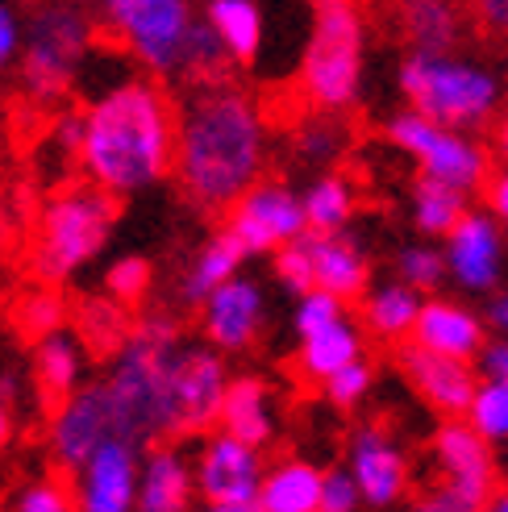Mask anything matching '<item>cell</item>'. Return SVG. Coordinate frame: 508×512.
Masks as SVG:
<instances>
[{
	"label": "cell",
	"instance_id": "ffe728a7",
	"mask_svg": "<svg viewBox=\"0 0 508 512\" xmlns=\"http://www.w3.org/2000/svg\"><path fill=\"white\" fill-rule=\"evenodd\" d=\"M263 321H267V296L246 275L230 279V284H221L205 300V309H200L205 338L217 350H246L254 338L263 334Z\"/></svg>",
	"mask_w": 508,
	"mask_h": 512
},
{
	"label": "cell",
	"instance_id": "7c38bea8",
	"mask_svg": "<svg viewBox=\"0 0 508 512\" xmlns=\"http://www.w3.org/2000/svg\"><path fill=\"white\" fill-rule=\"evenodd\" d=\"M230 234L246 254H275L309 234V217H304V200L288 184H254L234 209H230Z\"/></svg>",
	"mask_w": 508,
	"mask_h": 512
},
{
	"label": "cell",
	"instance_id": "ab89813d",
	"mask_svg": "<svg viewBox=\"0 0 508 512\" xmlns=\"http://www.w3.org/2000/svg\"><path fill=\"white\" fill-rule=\"evenodd\" d=\"M371 388H375V367H371V358H359L354 367H346V371H338L334 379H329L321 392L334 408H359Z\"/></svg>",
	"mask_w": 508,
	"mask_h": 512
},
{
	"label": "cell",
	"instance_id": "e0dca14e",
	"mask_svg": "<svg viewBox=\"0 0 508 512\" xmlns=\"http://www.w3.org/2000/svg\"><path fill=\"white\" fill-rule=\"evenodd\" d=\"M409 342L421 346V350H429V354H442V358L479 363V354L488 350L492 334H488V325H484V313L467 309L463 300L429 296Z\"/></svg>",
	"mask_w": 508,
	"mask_h": 512
},
{
	"label": "cell",
	"instance_id": "b9f144b4",
	"mask_svg": "<svg viewBox=\"0 0 508 512\" xmlns=\"http://www.w3.org/2000/svg\"><path fill=\"white\" fill-rule=\"evenodd\" d=\"M84 325H88V334H92L100 346H109V342L121 338L125 313H121L117 300H88V304H84Z\"/></svg>",
	"mask_w": 508,
	"mask_h": 512
},
{
	"label": "cell",
	"instance_id": "30bf717a",
	"mask_svg": "<svg viewBox=\"0 0 508 512\" xmlns=\"http://www.w3.org/2000/svg\"><path fill=\"white\" fill-rule=\"evenodd\" d=\"M450 284L467 296H492L508 284V229L488 213L471 209L459 229L442 242Z\"/></svg>",
	"mask_w": 508,
	"mask_h": 512
},
{
	"label": "cell",
	"instance_id": "60d3db41",
	"mask_svg": "<svg viewBox=\"0 0 508 512\" xmlns=\"http://www.w3.org/2000/svg\"><path fill=\"white\" fill-rule=\"evenodd\" d=\"M359 508H363V492L354 475L346 467H329L321 483V512H359Z\"/></svg>",
	"mask_w": 508,
	"mask_h": 512
},
{
	"label": "cell",
	"instance_id": "d6986e66",
	"mask_svg": "<svg viewBox=\"0 0 508 512\" xmlns=\"http://www.w3.org/2000/svg\"><path fill=\"white\" fill-rule=\"evenodd\" d=\"M230 371L217 350H184L175 367V413H180V433H200L221 421L225 396H230Z\"/></svg>",
	"mask_w": 508,
	"mask_h": 512
},
{
	"label": "cell",
	"instance_id": "c3c4849f",
	"mask_svg": "<svg viewBox=\"0 0 508 512\" xmlns=\"http://www.w3.org/2000/svg\"><path fill=\"white\" fill-rule=\"evenodd\" d=\"M475 17L488 34L508 38V0H484V5H475Z\"/></svg>",
	"mask_w": 508,
	"mask_h": 512
},
{
	"label": "cell",
	"instance_id": "9a60e30c",
	"mask_svg": "<svg viewBox=\"0 0 508 512\" xmlns=\"http://www.w3.org/2000/svg\"><path fill=\"white\" fill-rule=\"evenodd\" d=\"M400 375L409 379V388L442 413L446 421H467L471 413V400L479 392V371L475 363H459V358H442V354H429L421 346H400Z\"/></svg>",
	"mask_w": 508,
	"mask_h": 512
},
{
	"label": "cell",
	"instance_id": "44dd1931",
	"mask_svg": "<svg viewBox=\"0 0 508 512\" xmlns=\"http://www.w3.org/2000/svg\"><path fill=\"white\" fill-rule=\"evenodd\" d=\"M304 246L313 254V275L317 292H329L338 300H359L371 292V259L350 234H304Z\"/></svg>",
	"mask_w": 508,
	"mask_h": 512
},
{
	"label": "cell",
	"instance_id": "e575fe53",
	"mask_svg": "<svg viewBox=\"0 0 508 512\" xmlns=\"http://www.w3.org/2000/svg\"><path fill=\"white\" fill-rule=\"evenodd\" d=\"M346 300L338 296H329V292H309V296H300L296 300V309H292V329H296V338L300 342H309L317 334H325V329H334L338 321H346Z\"/></svg>",
	"mask_w": 508,
	"mask_h": 512
},
{
	"label": "cell",
	"instance_id": "603a6c76",
	"mask_svg": "<svg viewBox=\"0 0 508 512\" xmlns=\"http://www.w3.org/2000/svg\"><path fill=\"white\" fill-rule=\"evenodd\" d=\"M221 433H230L242 446L263 450L275 433V396L259 375H238L221 408Z\"/></svg>",
	"mask_w": 508,
	"mask_h": 512
},
{
	"label": "cell",
	"instance_id": "74e56055",
	"mask_svg": "<svg viewBox=\"0 0 508 512\" xmlns=\"http://www.w3.org/2000/svg\"><path fill=\"white\" fill-rule=\"evenodd\" d=\"M275 279H279V284H284L288 292H296V300L309 296V292H317L313 254H309V246H304V238L292 242V246H284V250H275Z\"/></svg>",
	"mask_w": 508,
	"mask_h": 512
},
{
	"label": "cell",
	"instance_id": "ba28073f",
	"mask_svg": "<svg viewBox=\"0 0 508 512\" xmlns=\"http://www.w3.org/2000/svg\"><path fill=\"white\" fill-rule=\"evenodd\" d=\"M105 21L134 50V59L159 80H184L196 13L184 0H109Z\"/></svg>",
	"mask_w": 508,
	"mask_h": 512
},
{
	"label": "cell",
	"instance_id": "836d02e7",
	"mask_svg": "<svg viewBox=\"0 0 508 512\" xmlns=\"http://www.w3.org/2000/svg\"><path fill=\"white\" fill-rule=\"evenodd\" d=\"M467 425H471L488 446L508 442V383L479 379V392H475V400H471Z\"/></svg>",
	"mask_w": 508,
	"mask_h": 512
},
{
	"label": "cell",
	"instance_id": "4fadbf2b",
	"mask_svg": "<svg viewBox=\"0 0 508 512\" xmlns=\"http://www.w3.org/2000/svg\"><path fill=\"white\" fill-rule=\"evenodd\" d=\"M346 471L354 475L367 508H396L413 488L409 454L384 425H359L346 446Z\"/></svg>",
	"mask_w": 508,
	"mask_h": 512
},
{
	"label": "cell",
	"instance_id": "7402d4cb",
	"mask_svg": "<svg viewBox=\"0 0 508 512\" xmlns=\"http://www.w3.org/2000/svg\"><path fill=\"white\" fill-rule=\"evenodd\" d=\"M192 492H196V467L175 446H155L142 454L134 512H188Z\"/></svg>",
	"mask_w": 508,
	"mask_h": 512
},
{
	"label": "cell",
	"instance_id": "9c48e42d",
	"mask_svg": "<svg viewBox=\"0 0 508 512\" xmlns=\"http://www.w3.org/2000/svg\"><path fill=\"white\" fill-rule=\"evenodd\" d=\"M92 46V17L71 5H50L30 25V46L21 50V80L38 100L59 96Z\"/></svg>",
	"mask_w": 508,
	"mask_h": 512
},
{
	"label": "cell",
	"instance_id": "f1b7e54d",
	"mask_svg": "<svg viewBox=\"0 0 508 512\" xmlns=\"http://www.w3.org/2000/svg\"><path fill=\"white\" fill-rule=\"evenodd\" d=\"M400 21L417 55H454L463 34V13L442 0H413L400 9Z\"/></svg>",
	"mask_w": 508,
	"mask_h": 512
},
{
	"label": "cell",
	"instance_id": "3957f363",
	"mask_svg": "<svg viewBox=\"0 0 508 512\" xmlns=\"http://www.w3.org/2000/svg\"><path fill=\"white\" fill-rule=\"evenodd\" d=\"M188 346H180L175 325L163 317H146L130 342L113 358L109 375L100 379L117 442L130 446H163V438L180 433L175 413V367Z\"/></svg>",
	"mask_w": 508,
	"mask_h": 512
},
{
	"label": "cell",
	"instance_id": "bcb514c9",
	"mask_svg": "<svg viewBox=\"0 0 508 512\" xmlns=\"http://www.w3.org/2000/svg\"><path fill=\"white\" fill-rule=\"evenodd\" d=\"M484 325L496 342H508V284L484 300Z\"/></svg>",
	"mask_w": 508,
	"mask_h": 512
},
{
	"label": "cell",
	"instance_id": "f5cc1de1",
	"mask_svg": "<svg viewBox=\"0 0 508 512\" xmlns=\"http://www.w3.org/2000/svg\"><path fill=\"white\" fill-rule=\"evenodd\" d=\"M484 512H508V488H500V492L484 504Z\"/></svg>",
	"mask_w": 508,
	"mask_h": 512
},
{
	"label": "cell",
	"instance_id": "5bb4252c",
	"mask_svg": "<svg viewBox=\"0 0 508 512\" xmlns=\"http://www.w3.org/2000/svg\"><path fill=\"white\" fill-rule=\"evenodd\" d=\"M192 467H196V492L209 504H238V508L259 504L267 467L254 446H242L230 433H213V438L200 446Z\"/></svg>",
	"mask_w": 508,
	"mask_h": 512
},
{
	"label": "cell",
	"instance_id": "d6a6232c",
	"mask_svg": "<svg viewBox=\"0 0 508 512\" xmlns=\"http://www.w3.org/2000/svg\"><path fill=\"white\" fill-rule=\"evenodd\" d=\"M396 279H400V284H409L413 292H421L425 300L438 296V288L450 279L442 246H434V242L400 246V254H396Z\"/></svg>",
	"mask_w": 508,
	"mask_h": 512
},
{
	"label": "cell",
	"instance_id": "2e32d148",
	"mask_svg": "<svg viewBox=\"0 0 508 512\" xmlns=\"http://www.w3.org/2000/svg\"><path fill=\"white\" fill-rule=\"evenodd\" d=\"M113 438L117 433H113V417H109V404H105L100 383L80 388L71 400H63L55 408V417H50V454L71 471H84L88 458L100 446H109Z\"/></svg>",
	"mask_w": 508,
	"mask_h": 512
},
{
	"label": "cell",
	"instance_id": "8fae6325",
	"mask_svg": "<svg viewBox=\"0 0 508 512\" xmlns=\"http://www.w3.org/2000/svg\"><path fill=\"white\" fill-rule=\"evenodd\" d=\"M429 454H434L442 492H450L463 508L484 512V504L500 492L496 488V479H500L496 454H492V446L479 438V433L467 421H442L434 429Z\"/></svg>",
	"mask_w": 508,
	"mask_h": 512
},
{
	"label": "cell",
	"instance_id": "f35d334b",
	"mask_svg": "<svg viewBox=\"0 0 508 512\" xmlns=\"http://www.w3.org/2000/svg\"><path fill=\"white\" fill-rule=\"evenodd\" d=\"M150 288V263L146 259H117L109 271H105V292L121 304V309H130V304H138Z\"/></svg>",
	"mask_w": 508,
	"mask_h": 512
},
{
	"label": "cell",
	"instance_id": "ac0fdd59",
	"mask_svg": "<svg viewBox=\"0 0 508 512\" xmlns=\"http://www.w3.org/2000/svg\"><path fill=\"white\" fill-rule=\"evenodd\" d=\"M138 475H142L138 446L117 442V438L109 446H100L88 458V467L80 471V479H75L80 512H134Z\"/></svg>",
	"mask_w": 508,
	"mask_h": 512
},
{
	"label": "cell",
	"instance_id": "6da1fadb",
	"mask_svg": "<svg viewBox=\"0 0 508 512\" xmlns=\"http://www.w3.org/2000/svg\"><path fill=\"white\" fill-rule=\"evenodd\" d=\"M263 163L267 125L246 92L213 84L188 96L175 134V175L196 204L234 209L259 184Z\"/></svg>",
	"mask_w": 508,
	"mask_h": 512
},
{
	"label": "cell",
	"instance_id": "277c9868",
	"mask_svg": "<svg viewBox=\"0 0 508 512\" xmlns=\"http://www.w3.org/2000/svg\"><path fill=\"white\" fill-rule=\"evenodd\" d=\"M396 88L413 113L459 134L500 121V113L508 109L504 75L467 55H417V50H409L396 71Z\"/></svg>",
	"mask_w": 508,
	"mask_h": 512
},
{
	"label": "cell",
	"instance_id": "8992f818",
	"mask_svg": "<svg viewBox=\"0 0 508 512\" xmlns=\"http://www.w3.org/2000/svg\"><path fill=\"white\" fill-rule=\"evenodd\" d=\"M113 217H117V200L105 188L80 184V188L59 192L42 213L38 250H34L38 275L67 279L84 263H92L109 238Z\"/></svg>",
	"mask_w": 508,
	"mask_h": 512
},
{
	"label": "cell",
	"instance_id": "83f0119b",
	"mask_svg": "<svg viewBox=\"0 0 508 512\" xmlns=\"http://www.w3.org/2000/svg\"><path fill=\"white\" fill-rule=\"evenodd\" d=\"M34 371H38V383L46 396H55L59 404L71 400L80 392V379H84V346L75 334L67 329H55V334L38 338V350H34Z\"/></svg>",
	"mask_w": 508,
	"mask_h": 512
},
{
	"label": "cell",
	"instance_id": "484cf974",
	"mask_svg": "<svg viewBox=\"0 0 508 512\" xmlns=\"http://www.w3.org/2000/svg\"><path fill=\"white\" fill-rule=\"evenodd\" d=\"M363 358V325L359 321H338L334 329H325V334L309 338V342H300L296 350V367L304 379H313V383H325L334 379L338 371L354 367Z\"/></svg>",
	"mask_w": 508,
	"mask_h": 512
},
{
	"label": "cell",
	"instance_id": "4dcf8cb0",
	"mask_svg": "<svg viewBox=\"0 0 508 512\" xmlns=\"http://www.w3.org/2000/svg\"><path fill=\"white\" fill-rule=\"evenodd\" d=\"M205 21L221 38L225 55L234 63H250L263 46V9L254 0H213L205 9Z\"/></svg>",
	"mask_w": 508,
	"mask_h": 512
},
{
	"label": "cell",
	"instance_id": "8d00e7d4",
	"mask_svg": "<svg viewBox=\"0 0 508 512\" xmlns=\"http://www.w3.org/2000/svg\"><path fill=\"white\" fill-rule=\"evenodd\" d=\"M9 512H80V500H75V492L67 488L63 479L42 475V479H30L13 496Z\"/></svg>",
	"mask_w": 508,
	"mask_h": 512
},
{
	"label": "cell",
	"instance_id": "ee69618b",
	"mask_svg": "<svg viewBox=\"0 0 508 512\" xmlns=\"http://www.w3.org/2000/svg\"><path fill=\"white\" fill-rule=\"evenodd\" d=\"M17 50H25L21 46V21L9 5H0V71L17 59Z\"/></svg>",
	"mask_w": 508,
	"mask_h": 512
},
{
	"label": "cell",
	"instance_id": "816d5d0a",
	"mask_svg": "<svg viewBox=\"0 0 508 512\" xmlns=\"http://www.w3.org/2000/svg\"><path fill=\"white\" fill-rule=\"evenodd\" d=\"M9 438H13V413H9V404L0 400V450L9 446Z\"/></svg>",
	"mask_w": 508,
	"mask_h": 512
},
{
	"label": "cell",
	"instance_id": "db71d44e",
	"mask_svg": "<svg viewBox=\"0 0 508 512\" xmlns=\"http://www.w3.org/2000/svg\"><path fill=\"white\" fill-rule=\"evenodd\" d=\"M200 512H259V508H238V504H205Z\"/></svg>",
	"mask_w": 508,
	"mask_h": 512
},
{
	"label": "cell",
	"instance_id": "d590c367",
	"mask_svg": "<svg viewBox=\"0 0 508 512\" xmlns=\"http://www.w3.org/2000/svg\"><path fill=\"white\" fill-rule=\"evenodd\" d=\"M342 142H346V130L329 113H321V117H309L296 130V155L304 163H329V159L342 155Z\"/></svg>",
	"mask_w": 508,
	"mask_h": 512
},
{
	"label": "cell",
	"instance_id": "7a4b0ae2",
	"mask_svg": "<svg viewBox=\"0 0 508 512\" xmlns=\"http://www.w3.org/2000/svg\"><path fill=\"white\" fill-rule=\"evenodd\" d=\"M175 121L167 96L150 80H125L84 113L80 159L96 188L113 196L142 192L175 167Z\"/></svg>",
	"mask_w": 508,
	"mask_h": 512
},
{
	"label": "cell",
	"instance_id": "f907efd6",
	"mask_svg": "<svg viewBox=\"0 0 508 512\" xmlns=\"http://www.w3.org/2000/svg\"><path fill=\"white\" fill-rule=\"evenodd\" d=\"M492 155L500 159V167H508V109L500 113L496 130H492Z\"/></svg>",
	"mask_w": 508,
	"mask_h": 512
},
{
	"label": "cell",
	"instance_id": "cb8c5ba5",
	"mask_svg": "<svg viewBox=\"0 0 508 512\" xmlns=\"http://www.w3.org/2000/svg\"><path fill=\"white\" fill-rule=\"evenodd\" d=\"M321 483L325 471L313 467L309 458H279L267 467L259 512H321Z\"/></svg>",
	"mask_w": 508,
	"mask_h": 512
},
{
	"label": "cell",
	"instance_id": "d4e9b609",
	"mask_svg": "<svg viewBox=\"0 0 508 512\" xmlns=\"http://www.w3.org/2000/svg\"><path fill=\"white\" fill-rule=\"evenodd\" d=\"M421 309H425L421 292L400 284V279H388V284H375L363 296V329L375 334L379 342H404V338H413Z\"/></svg>",
	"mask_w": 508,
	"mask_h": 512
},
{
	"label": "cell",
	"instance_id": "7bdbcfd3",
	"mask_svg": "<svg viewBox=\"0 0 508 512\" xmlns=\"http://www.w3.org/2000/svg\"><path fill=\"white\" fill-rule=\"evenodd\" d=\"M21 321L30 325L38 338L55 334V329H59V300H55V296H34V300H25Z\"/></svg>",
	"mask_w": 508,
	"mask_h": 512
},
{
	"label": "cell",
	"instance_id": "7dc6e473",
	"mask_svg": "<svg viewBox=\"0 0 508 512\" xmlns=\"http://www.w3.org/2000/svg\"><path fill=\"white\" fill-rule=\"evenodd\" d=\"M484 204H488V213L508 229V167H496L492 171L488 188H484Z\"/></svg>",
	"mask_w": 508,
	"mask_h": 512
},
{
	"label": "cell",
	"instance_id": "f546056e",
	"mask_svg": "<svg viewBox=\"0 0 508 512\" xmlns=\"http://www.w3.org/2000/svg\"><path fill=\"white\" fill-rule=\"evenodd\" d=\"M409 209H413L417 234L442 238V242H446L454 229H459V221L475 209V204H471V196L459 192V188H446V184H438V179H417L413 196H409Z\"/></svg>",
	"mask_w": 508,
	"mask_h": 512
},
{
	"label": "cell",
	"instance_id": "52a82bcc",
	"mask_svg": "<svg viewBox=\"0 0 508 512\" xmlns=\"http://www.w3.org/2000/svg\"><path fill=\"white\" fill-rule=\"evenodd\" d=\"M384 134H388V142L400 150V155H409L421 167V179H438V184L459 188L467 196L488 188L492 155H488V146L479 138L446 130V125L429 121V117H421L413 109L388 117Z\"/></svg>",
	"mask_w": 508,
	"mask_h": 512
},
{
	"label": "cell",
	"instance_id": "1f68e13d",
	"mask_svg": "<svg viewBox=\"0 0 508 512\" xmlns=\"http://www.w3.org/2000/svg\"><path fill=\"white\" fill-rule=\"evenodd\" d=\"M304 200V217H309V234H346V225L354 217V188L346 175H317L309 188L300 192Z\"/></svg>",
	"mask_w": 508,
	"mask_h": 512
},
{
	"label": "cell",
	"instance_id": "f6af8a7d",
	"mask_svg": "<svg viewBox=\"0 0 508 512\" xmlns=\"http://www.w3.org/2000/svg\"><path fill=\"white\" fill-rule=\"evenodd\" d=\"M479 379H488V383H508V342H488V350L479 354V363H475Z\"/></svg>",
	"mask_w": 508,
	"mask_h": 512
},
{
	"label": "cell",
	"instance_id": "681fc988",
	"mask_svg": "<svg viewBox=\"0 0 508 512\" xmlns=\"http://www.w3.org/2000/svg\"><path fill=\"white\" fill-rule=\"evenodd\" d=\"M413 512H471V508H463V504L454 500L450 492H442V488H438V492H429Z\"/></svg>",
	"mask_w": 508,
	"mask_h": 512
},
{
	"label": "cell",
	"instance_id": "5b68a950",
	"mask_svg": "<svg viewBox=\"0 0 508 512\" xmlns=\"http://www.w3.org/2000/svg\"><path fill=\"white\" fill-rule=\"evenodd\" d=\"M367 25L363 13L346 0H325L313 9V30L300 59V88L325 113L350 109L363 92Z\"/></svg>",
	"mask_w": 508,
	"mask_h": 512
},
{
	"label": "cell",
	"instance_id": "4316f807",
	"mask_svg": "<svg viewBox=\"0 0 508 512\" xmlns=\"http://www.w3.org/2000/svg\"><path fill=\"white\" fill-rule=\"evenodd\" d=\"M242 259H246V250L238 246V238L230 234V229H221V234L196 254V263H192L188 275H184V284H180L184 304H192V309H205V300H209L221 284L238 279Z\"/></svg>",
	"mask_w": 508,
	"mask_h": 512
}]
</instances>
